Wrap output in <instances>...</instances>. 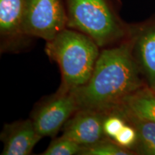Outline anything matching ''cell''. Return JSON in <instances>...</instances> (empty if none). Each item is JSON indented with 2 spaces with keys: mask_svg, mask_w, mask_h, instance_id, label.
<instances>
[{
  "mask_svg": "<svg viewBox=\"0 0 155 155\" xmlns=\"http://www.w3.org/2000/svg\"><path fill=\"white\" fill-rule=\"evenodd\" d=\"M140 73L133 42H121L101 50L91 78L71 93L79 109L109 111L144 88Z\"/></svg>",
  "mask_w": 155,
  "mask_h": 155,
  "instance_id": "1",
  "label": "cell"
},
{
  "mask_svg": "<svg viewBox=\"0 0 155 155\" xmlns=\"http://www.w3.org/2000/svg\"><path fill=\"white\" fill-rule=\"evenodd\" d=\"M100 47L83 32L65 28L46 42L45 53L58 63L61 84L58 91L72 92L89 81L100 54Z\"/></svg>",
  "mask_w": 155,
  "mask_h": 155,
  "instance_id": "2",
  "label": "cell"
},
{
  "mask_svg": "<svg viewBox=\"0 0 155 155\" xmlns=\"http://www.w3.org/2000/svg\"><path fill=\"white\" fill-rule=\"evenodd\" d=\"M67 27L90 37L100 48L120 43L127 31L108 0H67Z\"/></svg>",
  "mask_w": 155,
  "mask_h": 155,
  "instance_id": "3",
  "label": "cell"
},
{
  "mask_svg": "<svg viewBox=\"0 0 155 155\" xmlns=\"http://www.w3.org/2000/svg\"><path fill=\"white\" fill-rule=\"evenodd\" d=\"M22 32L25 37L53 40L66 28L68 17L62 0H24Z\"/></svg>",
  "mask_w": 155,
  "mask_h": 155,
  "instance_id": "4",
  "label": "cell"
},
{
  "mask_svg": "<svg viewBox=\"0 0 155 155\" xmlns=\"http://www.w3.org/2000/svg\"><path fill=\"white\" fill-rule=\"evenodd\" d=\"M78 109L72 93L57 91L55 95L38 104L31 119L39 134L42 137H53Z\"/></svg>",
  "mask_w": 155,
  "mask_h": 155,
  "instance_id": "5",
  "label": "cell"
},
{
  "mask_svg": "<svg viewBox=\"0 0 155 155\" xmlns=\"http://www.w3.org/2000/svg\"><path fill=\"white\" fill-rule=\"evenodd\" d=\"M106 115V111L80 108L63 126L62 136L82 146L104 140L108 138L104 131Z\"/></svg>",
  "mask_w": 155,
  "mask_h": 155,
  "instance_id": "6",
  "label": "cell"
},
{
  "mask_svg": "<svg viewBox=\"0 0 155 155\" xmlns=\"http://www.w3.org/2000/svg\"><path fill=\"white\" fill-rule=\"evenodd\" d=\"M42 138L32 119L5 124L1 133L2 155H28Z\"/></svg>",
  "mask_w": 155,
  "mask_h": 155,
  "instance_id": "7",
  "label": "cell"
},
{
  "mask_svg": "<svg viewBox=\"0 0 155 155\" xmlns=\"http://www.w3.org/2000/svg\"><path fill=\"white\" fill-rule=\"evenodd\" d=\"M24 0H0L2 49L17 45L25 37L22 32Z\"/></svg>",
  "mask_w": 155,
  "mask_h": 155,
  "instance_id": "8",
  "label": "cell"
},
{
  "mask_svg": "<svg viewBox=\"0 0 155 155\" xmlns=\"http://www.w3.org/2000/svg\"><path fill=\"white\" fill-rule=\"evenodd\" d=\"M133 48L141 73L144 75L147 86L155 91V24L144 29L134 39Z\"/></svg>",
  "mask_w": 155,
  "mask_h": 155,
  "instance_id": "9",
  "label": "cell"
},
{
  "mask_svg": "<svg viewBox=\"0 0 155 155\" xmlns=\"http://www.w3.org/2000/svg\"><path fill=\"white\" fill-rule=\"evenodd\" d=\"M124 119L135 128L137 141L134 152L136 154L155 155V123L134 115L121 105L116 106Z\"/></svg>",
  "mask_w": 155,
  "mask_h": 155,
  "instance_id": "10",
  "label": "cell"
},
{
  "mask_svg": "<svg viewBox=\"0 0 155 155\" xmlns=\"http://www.w3.org/2000/svg\"><path fill=\"white\" fill-rule=\"evenodd\" d=\"M121 105L134 115L155 123V92L149 87L128 96Z\"/></svg>",
  "mask_w": 155,
  "mask_h": 155,
  "instance_id": "11",
  "label": "cell"
},
{
  "mask_svg": "<svg viewBox=\"0 0 155 155\" xmlns=\"http://www.w3.org/2000/svg\"><path fill=\"white\" fill-rule=\"evenodd\" d=\"M132 151L124 148L111 139L106 138L88 146H83L81 155H129Z\"/></svg>",
  "mask_w": 155,
  "mask_h": 155,
  "instance_id": "12",
  "label": "cell"
},
{
  "mask_svg": "<svg viewBox=\"0 0 155 155\" xmlns=\"http://www.w3.org/2000/svg\"><path fill=\"white\" fill-rule=\"evenodd\" d=\"M83 146L61 136L53 139L42 155H81Z\"/></svg>",
  "mask_w": 155,
  "mask_h": 155,
  "instance_id": "13",
  "label": "cell"
},
{
  "mask_svg": "<svg viewBox=\"0 0 155 155\" xmlns=\"http://www.w3.org/2000/svg\"><path fill=\"white\" fill-rule=\"evenodd\" d=\"M127 124V120L124 119L119 108L117 107L112 108L106 111L104 121V134L108 138L113 140Z\"/></svg>",
  "mask_w": 155,
  "mask_h": 155,
  "instance_id": "14",
  "label": "cell"
},
{
  "mask_svg": "<svg viewBox=\"0 0 155 155\" xmlns=\"http://www.w3.org/2000/svg\"><path fill=\"white\" fill-rule=\"evenodd\" d=\"M113 141L119 146L134 152L137 141V133L135 128L127 122Z\"/></svg>",
  "mask_w": 155,
  "mask_h": 155,
  "instance_id": "15",
  "label": "cell"
},
{
  "mask_svg": "<svg viewBox=\"0 0 155 155\" xmlns=\"http://www.w3.org/2000/svg\"><path fill=\"white\" fill-rule=\"evenodd\" d=\"M154 92H155V91H154Z\"/></svg>",
  "mask_w": 155,
  "mask_h": 155,
  "instance_id": "16",
  "label": "cell"
}]
</instances>
